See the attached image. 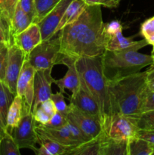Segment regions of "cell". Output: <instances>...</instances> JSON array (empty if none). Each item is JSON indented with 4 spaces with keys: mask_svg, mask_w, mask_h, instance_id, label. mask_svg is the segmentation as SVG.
Wrapping results in <instances>:
<instances>
[{
    "mask_svg": "<svg viewBox=\"0 0 154 155\" xmlns=\"http://www.w3.org/2000/svg\"><path fill=\"white\" fill-rule=\"evenodd\" d=\"M60 54L78 59L97 57L106 50L101 5H86L80 16L58 32Z\"/></svg>",
    "mask_w": 154,
    "mask_h": 155,
    "instance_id": "1",
    "label": "cell"
},
{
    "mask_svg": "<svg viewBox=\"0 0 154 155\" xmlns=\"http://www.w3.org/2000/svg\"><path fill=\"white\" fill-rule=\"evenodd\" d=\"M109 82V90L115 113L136 120L142 114V107L148 88L146 71Z\"/></svg>",
    "mask_w": 154,
    "mask_h": 155,
    "instance_id": "2",
    "label": "cell"
},
{
    "mask_svg": "<svg viewBox=\"0 0 154 155\" xmlns=\"http://www.w3.org/2000/svg\"><path fill=\"white\" fill-rule=\"evenodd\" d=\"M101 55L79 58L75 61V66L81 85L93 96L99 105L102 115V125L104 120L115 112L109 90V82L103 71Z\"/></svg>",
    "mask_w": 154,
    "mask_h": 155,
    "instance_id": "3",
    "label": "cell"
},
{
    "mask_svg": "<svg viewBox=\"0 0 154 155\" xmlns=\"http://www.w3.org/2000/svg\"><path fill=\"white\" fill-rule=\"evenodd\" d=\"M103 71L108 81H114L140 72L153 63L151 55L137 51H107L101 55Z\"/></svg>",
    "mask_w": 154,
    "mask_h": 155,
    "instance_id": "4",
    "label": "cell"
},
{
    "mask_svg": "<svg viewBox=\"0 0 154 155\" xmlns=\"http://www.w3.org/2000/svg\"><path fill=\"white\" fill-rule=\"evenodd\" d=\"M102 128L106 137L119 141H129L137 137L140 130L136 120L118 113L106 118Z\"/></svg>",
    "mask_w": 154,
    "mask_h": 155,
    "instance_id": "5",
    "label": "cell"
},
{
    "mask_svg": "<svg viewBox=\"0 0 154 155\" xmlns=\"http://www.w3.org/2000/svg\"><path fill=\"white\" fill-rule=\"evenodd\" d=\"M60 49V39L57 33L51 39L42 41L30 51L26 58L36 71L53 69V67L57 64Z\"/></svg>",
    "mask_w": 154,
    "mask_h": 155,
    "instance_id": "6",
    "label": "cell"
},
{
    "mask_svg": "<svg viewBox=\"0 0 154 155\" xmlns=\"http://www.w3.org/2000/svg\"><path fill=\"white\" fill-rule=\"evenodd\" d=\"M36 127L33 111L26 108L24 105V114L21 121L11 133L12 137L20 149L27 148L36 152L38 141Z\"/></svg>",
    "mask_w": 154,
    "mask_h": 155,
    "instance_id": "7",
    "label": "cell"
},
{
    "mask_svg": "<svg viewBox=\"0 0 154 155\" xmlns=\"http://www.w3.org/2000/svg\"><path fill=\"white\" fill-rule=\"evenodd\" d=\"M26 58L24 51L14 43L8 47L7 64L3 83L14 95H17V82Z\"/></svg>",
    "mask_w": 154,
    "mask_h": 155,
    "instance_id": "8",
    "label": "cell"
},
{
    "mask_svg": "<svg viewBox=\"0 0 154 155\" xmlns=\"http://www.w3.org/2000/svg\"><path fill=\"white\" fill-rule=\"evenodd\" d=\"M66 119L78 127L91 139H98L102 135L101 123L96 118L79 110L71 103L69 104Z\"/></svg>",
    "mask_w": 154,
    "mask_h": 155,
    "instance_id": "9",
    "label": "cell"
},
{
    "mask_svg": "<svg viewBox=\"0 0 154 155\" xmlns=\"http://www.w3.org/2000/svg\"><path fill=\"white\" fill-rule=\"evenodd\" d=\"M36 71V69L26 58L17 82V95L23 98L24 106L31 110L34 98V80Z\"/></svg>",
    "mask_w": 154,
    "mask_h": 155,
    "instance_id": "10",
    "label": "cell"
},
{
    "mask_svg": "<svg viewBox=\"0 0 154 155\" xmlns=\"http://www.w3.org/2000/svg\"><path fill=\"white\" fill-rule=\"evenodd\" d=\"M77 59L75 58L69 57V56L60 54L57 59V64H63L67 68V71L66 74L63 76V78L55 80L54 79V82L55 85L60 89V92L62 93H65V90L68 89L71 92L73 95L76 93L79 89L81 86V80H80L79 75L75 66V61Z\"/></svg>",
    "mask_w": 154,
    "mask_h": 155,
    "instance_id": "11",
    "label": "cell"
},
{
    "mask_svg": "<svg viewBox=\"0 0 154 155\" xmlns=\"http://www.w3.org/2000/svg\"><path fill=\"white\" fill-rule=\"evenodd\" d=\"M72 0H60L38 24L42 33V41L51 39L57 33V27L64 12Z\"/></svg>",
    "mask_w": 154,
    "mask_h": 155,
    "instance_id": "12",
    "label": "cell"
},
{
    "mask_svg": "<svg viewBox=\"0 0 154 155\" xmlns=\"http://www.w3.org/2000/svg\"><path fill=\"white\" fill-rule=\"evenodd\" d=\"M52 68L39 70L36 71L34 80V98L32 111L34 112L38 106L43 101L49 99L52 94L51 84L54 78L51 77Z\"/></svg>",
    "mask_w": 154,
    "mask_h": 155,
    "instance_id": "13",
    "label": "cell"
},
{
    "mask_svg": "<svg viewBox=\"0 0 154 155\" xmlns=\"http://www.w3.org/2000/svg\"><path fill=\"white\" fill-rule=\"evenodd\" d=\"M69 100V103L74 104L79 110L96 118L102 123V115L99 105L93 96L82 85L78 92L75 95H71Z\"/></svg>",
    "mask_w": 154,
    "mask_h": 155,
    "instance_id": "14",
    "label": "cell"
},
{
    "mask_svg": "<svg viewBox=\"0 0 154 155\" xmlns=\"http://www.w3.org/2000/svg\"><path fill=\"white\" fill-rule=\"evenodd\" d=\"M42 41L40 27L36 23H32L26 30L14 36V43L24 51L26 56Z\"/></svg>",
    "mask_w": 154,
    "mask_h": 155,
    "instance_id": "15",
    "label": "cell"
},
{
    "mask_svg": "<svg viewBox=\"0 0 154 155\" xmlns=\"http://www.w3.org/2000/svg\"><path fill=\"white\" fill-rule=\"evenodd\" d=\"M149 45L145 39L140 41L133 40L131 37H125L122 31L107 38L106 50L107 51H138Z\"/></svg>",
    "mask_w": 154,
    "mask_h": 155,
    "instance_id": "16",
    "label": "cell"
},
{
    "mask_svg": "<svg viewBox=\"0 0 154 155\" xmlns=\"http://www.w3.org/2000/svg\"><path fill=\"white\" fill-rule=\"evenodd\" d=\"M36 130L38 133L45 135L47 137L57 142V143L68 147L70 149L80 145V144L72 137L66 125L60 128L52 129L47 128L39 124L36 125Z\"/></svg>",
    "mask_w": 154,
    "mask_h": 155,
    "instance_id": "17",
    "label": "cell"
},
{
    "mask_svg": "<svg viewBox=\"0 0 154 155\" xmlns=\"http://www.w3.org/2000/svg\"><path fill=\"white\" fill-rule=\"evenodd\" d=\"M15 95L3 81H0V138L7 135V116L9 107Z\"/></svg>",
    "mask_w": 154,
    "mask_h": 155,
    "instance_id": "18",
    "label": "cell"
},
{
    "mask_svg": "<svg viewBox=\"0 0 154 155\" xmlns=\"http://www.w3.org/2000/svg\"><path fill=\"white\" fill-rule=\"evenodd\" d=\"M37 133L38 141L40 147L37 148L35 154L37 155H62L66 154L70 148L64 145L57 143L55 141L47 137L45 135L40 133Z\"/></svg>",
    "mask_w": 154,
    "mask_h": 155,
    "instance_id": "19",
    "label": "cell"
},
{
    "mask_svg": "<svg viewBox=\"0 0 154 155\" xmlns=\"http://www.w3.org/2000/svg\"><path fill=\"white\" fill-rule=\"evenodd\" d=\"M24 100L16 95L9 107L7 116V131L11 135L12 131L21 121L24 114Z\"/></svg>",
    "mask_w": 154,
    "mask_h": 155,
    "instance_id": "20",
    "label": "cell"
},
{
    "mask_svg": "<svg viewBox=\"0 0 154 155\" xmlns=\"http://www.w3.org/2000/svg\"><path fill=\"white\" fill-rule=\"evenodd\" d=\"M128 142L109 139L102 133L101 136V155H128Z\"/></svg>",
    "mask_w": 154,
    "mask_h": 155,
    "instance_id": "21",
    "label": "cell"
},
{
    "mask_svg": "<svg viewBox=\"0 0 154 155\" xmlns=\"http://www.w3.org/2000/svg\"><path fill=\"white\" fill-rule=\"evenodd\" d=\"M87 5L82 0H72L66 8L63 18L57 27V33L65 26L75 21L80 16Z\"/></svg>",
    "mask_w": 154,
    "mask_h": 155,
    "instance_id": "22",
    "label": "cell"
},
{
    "mask_svg": "<svg viewBox=\"0 0 154 155\" xmlns=\"http://www.w3.org/2000/svg\"><path fill=\"white\" fill-rule=\"evenodd\" d=\"M32 23L33 19L24 12L18 4L11 22V32L13 36V39L14 36L26 30Z\"/></svg>",
    "mask_w": 154,
    "mask_h": 155,
    "instance_id": "23",
    "label": "cell"
},
{
    "mask_svg": "<svg viewBox=\"0 0 154 155\" xmlns=\"http://www.w3.org/2000/svg\"><path fill=\"white\" fill-rule=\"evenodd\" d=\"M153 151L154 145L140 137L128 142V155H152Z\"/></svg>",
    "mask_w": 154,
    "mask_h": 155,
    "instance_id": "24",
    "label": "cell"
},
{
    "mask_svg": "<svg viewBox=\"0 0 154 155\" xmlns=\"http://www.w3.org/2000/svg\"><path fill=\"white\" fill-rule=\"evenodd\" d=\"M68 155H101V136L69 150Z\"/></svg>",
    "mask_w": 154,
    "mask_h": 155,
    "instance_id": "25",
    "label": "cell"
},
{
    "mask_svg": "<svg viewBox=\"0 0 154 155\" xmlns=\"http://www.w3.org/2000/svg\"><path fill=\"white\" fill-rule=\"evenodd\" d=\"M60 0H35V15L33 23H38L49 13Z\"/></svg>",
    "mask_w": 154,
    "mask_h": 155,
    "instance_id": "26",
    "label": "cell"
},
{
    "mask_svg": "<svg viewBox=\"0 0 154 155\" xmlns=\"http://www.w3.org/2000/svg\"><path fill=\"white\" fill-rule=\"evenodd\" d=\"M0 155H21L19 147L10 133L0 140Z\"/></svg>",
    "mask_w": 154,
    "mask_h": 155,
    "instance_id": "27",
    "label": "cell"
},
{
    "mask_svg": "<svg viewBox=\"0 0 154 155\" xmlns=\"http://www.w3.org/2000/svg\"><path fill=\"white\" fill-rule=\"evenodd\" d=\"M18 2L19 0H0V15L7 21L10 27Z\"/></svg>",
    "mask_w": 154,
    "mask_h": 155,
    "instance_id": "28",
    "label": "cell"
},
{
    "mask_svg": "<svg viewBox=\"0 0 154 155\" xmlns=\"http://www.w3.org/2000/svg\"><path fill=\"white\" fill-rule=\"evenodd\" d=\"M0 42L5 44L8 47L14 43L10 25L1 15H0Z\"/></svg>",
    "mask_w": 154,
    "mask_h": 155,
    "instance_id": "29",
    "label": "cell"
},
{
    "mask_svg": "<svg viewBox=\"0 0 154 155\" xmlns=\"http://www.w3.org/2000/svg\"><path fill=\"white\" fill-rule=\"evenodd\" d=\"M137 125L140 130H154V110L142 113L137 119Z\"/></svg>",
    "mask_w": 154,
    "mask_h": 155,
    "instance_id": "30",
    "label": "cell"
},
{
    "mask_svg": "<svg viewBox=\"0 0 154 155\" xmlns=\"http://www.w3.org/2000/svg\"><path fill=\"white\" fill-rule=\"evenodd\" d=\"M50 98L54 102L56 109H57V111L65 117H66L68 110H69V104H66V101H65L63 93L60 92H57L54 94L52 93Z\"/></svg>",
    "mask_w": 154,
    "mask_h": 155,
    "instance_id": "31",
    "label": "cell"
},
{
    "mask_svg": "<svg viewBox=\"0 0 154 155\" xmlns=\"http://www.w3.org/2000/svg\"><path fill=\"white\" fill-rule=\"evenodd\" d=\"M66 126L68 128V130H69V133L72 135V137H73L80 145L85 143V142H87L92 140V139H91L89 136H88L84 132L82 131L78 127H76L75 124H73L72 122L68 120L67 121H66Z\"/></svg>",
    "mask_w": 154,
    "mask_h": 155,
    "instance_id": "32",
    "label": "cell"
},
{
    "mask_svg": "<svg viewBox=\"0 0 154 155\" xmlns=\"http://www.w3.org/2000/svg\"><path fill=\"white\" fill-rule=\"evenodd\" d=\"M66 117H65L64 116L60 114L59 112H56L52 117H51V120H49V122L47 123L45 125H40L43 126V127H47V128H52V129H57V128H60V127H63L66 125Z\"/></svg>",
    "mask_w": 154,
    "mask_h": 155,
    "instance_id": "33",
    "label": "cell"
},
{
    "mask_svg": "<svg viewBox=\"0 0 154 155\" xmlns=\"http://www.w3.org/2000/svg\"><path fill=\"white\" fill-rule=\"evenodd\" d=\"M104 30H105L106 37L108 38L115 35L118 32L122 31V26L119 21H112L107 24L104 23Z\"/></svg>",
    "mask_w": 154,
    "mask_h": 155,
    "instance_id": "34",
    "label": "cell"
},
{
    "mask_svg": "<svg viewBox=\"0 0 154 155\" xmlns=\"http://www.w3.org/2000/svg\"><path fill=\"white\" fill-rule=\"evenodd\" d=\"M140 33L144 39L154 33V16L145 21L140 26Z\"/></svg>",
    "mask_w": 154,
    "mask_h": 155,
    "instance_id": "35",
    "label": "cell"
},
{
    "mask_svg": "<svg viewBox=\"0 0 154 155\" xmlns=\"http://www.w3.org/2000/svg\"><path fill=\"white\" fill-rule=\"evenodd\" d=\"M18 4L33 21L35 15V0H19Z\"/></svg>",
    "mask_w": 154,
    "mask_h": 155,
    "instance_id": "36",
    "label": "cell"
},
{
    "mask_svg": "<svg viewBox=\"0 0 154 155\" xmlns=\"http://www.w3.org/2000/svg\"><path fill=\"white\" fill-rule=\"evenodd\" d=\"M154 110V91H150L148 89L147 92L145 96L143 101V107H142V113Z\"/></svg>",
    "mask_w": 154,
    "mask_h": 155,
    "instance_id": "37",
    "label": "cell"
},
{
    "mask_svg": "<svg viewBox=\"0 0 154 155\" xmlns=\"http://www.w3.org/2000/svg\"><path fill=\"white\" fill-rule=\"evenodd\" d=\"M33 114L36 122L39 123V124H42V125H45L47 123L49 122L51 118V117L49 114L45 113L42 109H41L39 107L36 109L34 112H33Z\"/></svg>",
    "mask_w": 154,
    "mask_h": 155,
    "instance_id": "38",
    "label": "cell"
},
{
    "mask_svg": "<svg viewBox=\"0 0 154 155\" xmlns=\"http://www.w3.org/2000/svg\"><path fill=\"white\" fill-rule=\"evenodd\" d=\"M8 58V47L0 51V81H3L5 76Z\"/></svg>",
    "mask_w": 154,
    "mask_h": 155,
    "instance_id": "39",
    "label": "cell"
},
{
    "mask_svg": "<svg viewBox=\"0 0 154 155\" xmlns=\"http://www.w3.org/2000/svg\"><path fill=\"white\" fill-rule=\"evenodd\" d=\"M38 107L42 109L45 113L49 114L51 117H52L57 112V109H56L55 105H54V102L51 101V98L42 102Z\"/></svg>",
    "mask_w": 154,
    "mask_h": 155,
    "instance_id": "40",
    "label": "cell"
},
{
    "mask_svg": "<svg viewBox=\"0 0 154 155\" xmlns=\"http://www.w3.org/2000/svg\"><path fill=\"white\" fill-rule=\"evenodd\" d=\"M146 82L147 88L150 91H154V64L146 71Z\"/></svg>",
    "mask_w": 154,
    "mask_h": 155,
    "instance_id": "41",
    "label": "cell"
},
{
    "mask_svg": "<svg viewBox=\"0 0 154 155\" xmlns=\"http://www.w3.org/2000/svg\"><path fill=\"white\" fill-rule=\"evenodd\" d=\"M137 137L145 139L154 145V130H140L137 134Z\"/></svg>",
    "mask_w": 154,
    "mask_h": 155,
    "instance_id": "42",
    "label": "cell"
},
{
    "mask_svg": "<svg viewBox=\"0 0 154 155\" xmlns=\"http://www.w3.org/2000/svg\"><path fill=\"white\" fill-rule=\"evenodd\" d=\"M121 1L122 0H102L101 6L109 8H115L119 6Z\"/></svg>",
    "mask_w": 154,
    "mask_h": 155,
    "instance_id": "43",
    "label": "cell"
},
{
    "mask_svg": "<svg viewBox=\"0 0 154 155\" xmlns=\"http://www.w3.org/2000/svg\"><path fill=\"white\" fill-rule=\"evenodd\" d=\"M87 5H101L102 0H82Z\"/></svg>",
    "mask_w": 154,
    "mask_h": 155,
    "instance_id": "44",
    "label": "cell"
},
{
    "mask_svg": "<svg viewBox=\"0 0 154 155\" xmlns=\"http://www.w3.org/2000/svg\"><path fill=\"white\" fill-rule=\"evenodd\" d=\"M145 39L147 41V42L149 45H154V33L153 34L150 35L149 36H148V37H146Z\"/></svg>",
    "mask_w": 154,
    "mask_h": 155,
    "instance_id": "45",
    "label": "cell"
},
{
    "mask_svg": "<svg viewBox=\"0 0 154 155\" xmlns=\"http://www.w3.org/2000/svg\"><path fill=\"white\" fill-rule=\"evenodd\" d=\"M6 47H8V46L5 45V44H4V43H2V42H0V51H1L2 49H3V48H6Z\"/></svg>",
    "mask_w": 154,
    "mask_h": 155,
    "instance_id": "46",
    "label": "cell"
},
{
    "mask_svg": "<svg viewBox=\"0 0 154 155\" xmlns=\"http://www.w3.org/2000/svg\"><path fill=\"white\" fill-rule=\"evenodd\" d=\"M151 56L152 58V60H153V63L154 64V45H152V54H151Z\"/></svg>",
    "mask_w": 154,
    "mask_h": 155,
    "instance_id": "47",
    "label": "cell"
},
{
    "mask_svg": "<svg viewBox=\"0 0 154 155\" xmlns=\"http://www.w3.org/2000/svg\"><path fill=\"white\" fill-rule=\"evenodd\" d=\"M152 155H154V151H153V153H152Z\"/></svg>",
    "mask_w": 154,
    "mask_h": 155,
    "instance_id": "48",
    "label": "cell"
},
{
    "mask_svg": "<svg viewBox=\"0 0 154 155\" xmlns=\"http://www.w3.org/2000/svg\"><path fill=\"white\" fill-rule=\"evenodd\" d=\"M0 140H1V138H0Z\"/></svg>",
    "mask_w": 154,
    "mask_h": 155,
    "instance_id": "49",
    "label": "cell"
}]
</instances>
